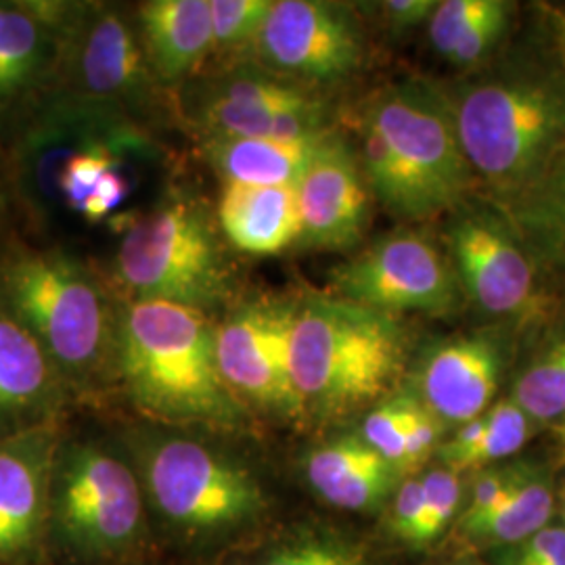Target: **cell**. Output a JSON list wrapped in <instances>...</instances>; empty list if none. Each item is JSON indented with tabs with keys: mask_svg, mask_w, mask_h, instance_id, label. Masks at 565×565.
Masks as SVG:
<instances>
[{
	"mask_svg": "<svg viewBox=\"0 0 565 565\" xmlns=\"http://www.w3.org/2000/svg\"><path fill=\"white\" fill-rule=\"evenodd\" d=\"M139 20L145 57L163 82L182 81L214 49L210 0H151Z\"/></svg>",
	"mask_w": 565,
	"mask_h": 565,
	"instance_id": "d6986e66",
	"label": "cell"
},
{
	"mask_svg": "<svg viewBox=\"0 0 565 565\" xmlns=\"http://www.w3.org/2000/svg\"><path fill=\"white\" fill-rule=\"evenodd\" d=\"M473 174L505 207L565 156V76L507 72L443 93Z\"/></svg>",
	"mask_w": 565,
	"mask_h": 565,
	"instance_id": "6da1fadb",
	"label": "cell"
},
{
	"mask_svg": "<svg viewBox=\"0 0 565 565\" xmlns=\"http://www.w3.org/2000/svg\"><path fill=\"white\" fill-rule=\"evenodd\" d=\"M527 473H530V467L525 465L497 467L480 473V478L473 482L471 499L465 507L459 525L476 522L486 513H490L494 507L501 505L507 497L524 482Z\"/></svg>",
	"mask_w": 565,
	"mask_h": 565,
	"instance_id": "d6a6232c",
	"label": "cell"
},
{
	"mask_svg": "<svg viewBox=\"0 0 565 565\" xmlns=\"http://www.w3.org/2000/svg\"><path fill=\"white\" fill-rule=\"evenodd\" d=\"M296 306L247 303L216 329V359L237 398L264 408L300 413L289 371V335Z\"/></svg>",
	"mask_w": 565,
	"mask_h": 565,
	"instance_id": "7c38bea8",
	"label": "cell"
},
{
	"mask_svg": "<svg viewBox=\"0 0 565 565\" xmlns=\"http://www.w3.org/2000/svg\"><path fill=\"white\" fill-rule=\"evenodd\" d=\"M63 541L86 557H114L137 543L142 494L135 471L99 446H72L53 473Z\"/></svg>",
	"mask_w": 565,
	"mask_h": 565,
	"instance_id": "ba28073f",
	"label": "cell"
},
{
	"mask_svg": "<svg viewBox=\"0 0 565 565\" xmlns=\"http://www.w3.org/2000/svg\"><path fill=\"white\" fill-rule=\"evenodd\" d=\"M4 310L42 343L51 361L72 375H88L105 361L114 338L102 285L65 254H28L0 273Z\"/></svg>",
	"mask_w": 565,
	"mask_h": 565,
	"instance_id": "277c9868",
	"label": "cell"
},
{
	"mask_svg": "<svg viewBox=\"0 0 565 565\" xmlns=\"http://www.w3.org/2000/svg\"><path fill=\"white\" fill-rule=\"evenodd\" d=\"M254 46L266 65L303 81H342L363 61L359 21L324 0H275Z\"/></svg>",
	"mask_w": 565,
	"mask_h": 565,
	"instance_id": "8fae6325",
	"label": "cell"
},
{
	"mask_svg": "<svg viewBox=\"0 0 565 565\" xmlns=\"http://www.w3.org/2000/svg\"><path fill=\"white\" fill-rule=\"evenodd\" d=\"M436 0H387L382 2L385 21L394 30H411L422 23H427L436 11Z\"/></svg>",
	"mask_w": 565,
	"mask_h": 565,
	"instance_id": "74e56055",
	"label": "cell"
},
{
	"mask_svg": "<svg viewBox=\"0 0 565 565\" xmlns=\"http://www.w3.org/2000/svg\"><path fill=\"white\" fill-rule=\"evenodd\" d=\"M275 0H210L214 49L237 51L256 44Z\"/></svg>",
	"mask_w": 565,
	"mask_h": 565,
	"instance_id": "4316f807",
	"label": "cell"
},
{
	"mask_svg": "<svg viewBox=\"0 0 565 565\" xmlns=\"http://www.w3.org/2000/svg\"><path fill=\"white\" fill-rule=\"evenodd\" d=\"M128 191H130V182L116 168L103 179L102 184L95 189V193L84 202L81 207L82 216L88 218L90 223H99L128 198Z\"/></svg>",
	"mask_w": 565,
	"mask_h": 565,
	"instance_id": "8d00e7d4",
	"label": "cell"
},
{
	"mask_svg": "<svg viewBox=\"0 0 565 565\" xmlns=\"http://www.w3.org/2000/svg\"><path fill=\"white\" fill-rule=\"evenodd\" d=\"M118 168V160L105 147L84 149L67 158L60 174V186L67 203L81 212L84 202L95 193L103 179Z\"/></svg>",
	"mask_w": 565,
	"mask_h": 565,
	"instance_id": "1f68e13d",
	"label": "cell"
},
{
	"mask_svg": "<svg viewBox=\"0 0 565 565\" xmlns=\"http://www.w3.org/2000/svg\"><path fill=\"white\" fill-rule=\"evenodd\" d=\"M218 221L237 249L270 256L300 243L302 218L296 184L224 182Z\"/></svg>",
	"mask_w": 565,
	"mask_h": 565,
	"instance_id": "2e32d148",
	"label": "cell"
},
{
	"mask_svg": "<svg viewBox=\"0 0 565 565\" xmlns=\"http://www.w3.org/2000/svg\"><path fill=\"white\" fill-rule=\"evenodd\" d=\"M142 480L163 518L195 534L237 530L263 513L264 494L256 478L191 438L147 443Z\"/></svg>",
	"mask_w": 565,
	"mask_h": 565,
	"instance_id": "52a82bcc",
	"label": "cell"
},
{
	"mask_svg": "<svg viewBox=\"0 0 565 565\" xmlns=\"http://www.w3.org/2000/svg\"><path fill=\"white\" fill-rule=\"evenodd\" d=\"M118 279L135 302H170L207 310L231 294V268L214 224L189 200L162 203L121 237Z\"/></svg>",
	"mask_w": 565,
	"mask_h": 565,
	"instance_id": "5b68a950",
	"label": "cell"
},
{
	"mask_svg": "<svg viewBox=\"0 0 565 565\" xmlns=\"http://www.w3.org/2000/svg\"><path fill=\"white\" fill-rule=\"evenodd\" d=\"M258 565H369L354 548L338 541L302 534L270 548Z\"/></svg>",
	"mask_w": 565,
	"mask_h": 565,
	"instance_id": "4dcf8cb0",
	"label": "cell"
},
{
	"mask_svg": "<svg viewBox=\"0 0 565 565\" xmlns=\"http://www.w3.org/2000/svg\"><path fill=\"white\" fill-rule=\"evenodd\" d=\"M333 130L315 139H235L212 137L207 160L224 182L243 184H298L306 168Z\"/></svg>",
	"mask_w": 565,
	"mask_h": 565,
	"instance_id": "44dd1931",
	"label": "cell"
},
{
	"mask_svg": "<svg viewBox=\"0 0 565 565\" xmlns=\"http://www.w3.org/2000/svg\"><path fill=\"white\" fill-rule=\"evenodd\" d=\"M530 254L565 268V156L520 202L507 207Z\"/></svg>",
	"mask_w": 565,
	"mask_h": 565,
	"instance_id": "603a6c76",
	"label": "cell"
},
{
	"mask_svg": "<svg viewBox=\"0 0 565 565\" xmlns=\"http://www.w3.org/2000/svg\"><path fill=\"white\" fill-rule=\"evenodd\" d=\"M53 450V436L41 427L0 440V555H20L36 543Z\"/></svg>",
	"mask_w": 565,
	"mask_h": 565,
	"instance_id": "9a60e30c",
	"label": "cell"
},
{
	"mask_svg": "<svg viewBox=\"0 0 565 565\" xmlns=\"http://www.w3.org/2000/svg\"><path fill=\"white\" fill-rule=\"evenodd\" d=\"M501 352L490 335H461L434 345L419 371L425 408L440 422L465 425L482 417L499 390Z\"/></svg>",
	"mask_w": 565,
	"mask_h": 565,
	"instance_id": "5bb4252c",
	"label": "cell"
},
{
	"mask_svg": "<svg viewBox=\"0 0 565 565\" xmlns=\"http://www.w3.org/2000/svg\"><path fill=\"white\" fill-rule=\"evenodd\" d=\"M338 298L398 315H448L461 285L436 245L417 233H398L366 247L331 275Z\"/></svg>",
	"mask_w": 565,
	"mask_h": 565,
	"instance_id": "9c48e42d",
	"label": "cell"
},
{
	"mask_svg": "<svg viewBox=\"0 0 565 565\" xmlns=\"http://www.w3.org/2000/svg\"><path fill=\"white\" fill-rule=\"evenodd\" d=\"M145 49L116 11H102L88 23L81 49L84 86L97 97H132L147 82Z\"/></svg>",
	"mask_w": 565,
	"mask_h": 565,
	"instance_id": "ffe728a7",
	"label": "cell"
},
{
	"mask_svg": "<svg viewBox=\"0 0 565 565\" xmlns=\"http://www.w3.org/2000/svg\"><path fill=\"white\" fill-rule=\"evenodd\" d=\"M308 482L327 503L348 511H371L396 490L401 471L363 436H343L312 450Z\"/></svg>",
	"mask_w": 565,
	"mask_h": 565,
	"instance_id": "ac0fdd59",
	"label": "cell"
},
{
	"mask_svg": "<svg viewBox=\"0 0 565 565\" xmlns=\"http://www.w3.org/2000/svg\"><path fill=\"white\" fill-rule=\"evenodd\" d=\"M118 363L130 398L153 419L237 429L243 404L216 359V329L202 310L132 302L118 327Z\"/></svg>",
	"mask_w": 565,
	"mask_h": 565,
	"instance_id": "7a4b0ae2",
	"label": "cell"
},
{
	"mask_svg": "<svg viewBox=\"0 0 565 565\" xmlns=\"http://www.w3.org/2000/svg\"><path fill=\"white\" fill-rule=\"evenodd\" d=\"M501 0H445L427 21L434 49L448 57L459 42L465 41L482 21L499 7Z\"/></svg>",
	"mask_w": 565,
	"mask_h": 565,
	"instance_id": "83f0119b",
	"label": "cell"
},
{
	"mask_svg": "<svg viewBox=\"0 0 565 565\" xmlns=\"http://www.w3.org/2000/svg\"><path fill=\"white\" fill-rule=\"evenodd\" d=\"M553 513V490L545 476L530 469L524 482L505 501L476 522L459 525L469 543L520 545L543 530Z\"/></svg>",
	"mask_w": 565,
	"mask_h": 565,
	"instance_id": "7402d4cb",
	"label": "cell"
},
{
	"mask_svg": "<svg viewBox=\"0 0 565 565\" xmlns=\"http://www.w3.org/2000/svg\"><path fill=\"white\" fill-rule=\"evenodd\" d=\"M564 527H565V507H564Z\"/></svg>",
	"mask_w": 565,
	"mask_h": 565,
	"instance_id": "ab89813d",
	"label": "cell"
},
{
	"mask_svg": "<svg viewBox=\"0 0 565 565\" xmlns=\"http://www.w3.org/2000/svg\"><path fill=\"white\" fill-rule=\"evenodd\" d=\"M57 398V366L42 343L0 308V431L41 422Z\"/></svg>",
	"mask_w": 565,
	"mask_h": 565,
	"instance_id": "e0dca14e",
	"label": "cell"
},
{
	"mask_svg": "<svg viewBox=\"0 0 565 565\" xmlns=\"http://www.w3.org/2000/svg\"><path fill=\"white\" fill-rule=\"evenodd\" d=\"M424 518V482L422 478H411L396 488L392 507V530L415 545L417 530Z\"/></svg>",
	"mask_w": 565,
	"mask_h": 565,
	"instance_id": "d590c367",
	"label": "cell"
},
{
	"mask_svg": "<svg viewBox=\"0 0 565 565\" xmlns=\"http://www.w3.org/2000/svg\"><path fill=\"white\" fill-rule=\"evenodd\" d=\"M511 401L536 425L565 415V331L546 343L513 385Z\"/></svg>",
	"mask_w": 565,
	"mask_h": 565,
	"instance_id": "d4e9b609",
	"label": "cell"
},
{
	"mask_svg": "<svg viewBox=\"0 0 565 565\" xmlns=\"http://www.w3.org/2000/svg\"><path fill=\"white\" fill-rule=\"evenodd\" d=\"M424 518L417 530L415 545H425L434 541L450 520L457 515L461 501H463V486L459 480V473L438 467L427 471L424 478Z\"/></svg>",
	"mask_w": 565,
	"mask_h": 565,
	"instance_id": "f1b7e54d",
	"label": "cell"
},
{
	"mask_svg": "<svg viewBox=\"0 0 565 565\" xmlns=\"http://www.w3.org/2000/svg\"><path fill=\"white\" fill-rule=\"evenodd\" d=\"M46 61L42 21L15 7L0 4V111L32 88Z\"/></svg>",
	"mask_w": 565,
	"mask_h": 565,
	"instance_id": "cb8c5ba5",
	"label": "cell"
},
{
	"mask_svg": "<svg viewBox=\"0 0 565 565\" xmlns=\"http://www.w3.org/2000/svg\"><path fill=\"white\" fill-rule=\"evenodd\" d=\"M548 28H551V41L565 76V7L548 9Z\"/></svg>",
	"mask_w": 565,
	"mask_h": 565,
	"instance_id": "f35d334b",
	"label": "cell"
},
{
	"mask_svg": "<svg viewBox=\"0 0 565 565\" xmlns=\"http://www.w3.org/2000/svg\"><path fill=\"white\" fill-rule=\"evenodd\" d=\"M411 403V396L387 401L375 406L363 422L364 443L373 446L401 473H404L406 465V427Z\"/></svg>",
	"mask_w": 565,
	"mask_h": 565,
	"instance_id": "f546056e",
	"label": "cell"
},
{
	"mask_svg": "<svg viewBox=\"0 0 565 565\" xmlns=\"http://www.w3.org/2000/svg\"><path fill=\"white\" fill-rule=\"evenodd\" d=\"M411 184L419 221L457 210L473 181L443 90L401 84L380 93L364 109Z\"/></svg>",
	"mask_w": 565,
	"mask_h": 565,
	"instance_id": "8992f818",
	"label": "cell"
},
{
	"mask_svg": "<svg viewBox=\"0 0 565 565\" xmlns=\"http://www.w3.org/2000/svg\"><path fill=\"white\" fill-rule=\"evenodd\" d=\"M461 291L486 315L524 319L539 298L532 254L503 216L465 207L448 226Z\"/></svg>",
	"mask_w": 565,
	"mask_h": 565,
	"instance_id": "30bf717a",
	"label": "cell"
},
{
	"mask_svg": "<svg viewBox=\"0 0 565 565\" xmlns=\"http://www.w3.org/2000/svg\"><path fill=\"white\" fill-rule=\"evenodd\" d=\"M484 434L465 457L459 471L469 467L497 463L515 455L534 434L536 424L511 398L490 406L484 415Z\"/></svg>",
	"mask_w": 565,
	"mask_h": 565,
	"instance_id": "484cf974",
	"label": "cell"
},
{
	"mask_svg": "<svg viewBox=\"0 0 565 565\" xmlns=\"http://www.w3.org/2000/svg\"><path fill=\"white\" fill-rule=\"evenodd\" d=\"M404 356L406 333L394 315L342 298L296 306L289 371L302 411L340 419L377 403L398 382Z\"/></svg>",
	"mask_w": 565,
	"mask_h": 565,
	"instance_id": "3957f363",
	"label": "cell"
},
{
	"mask_svg": "<svg viewBox=\"0 0 565 565\" xmlns=\"http://www.w3.org/2000/svg\"><path fill=\"white\" fill-rule=\"evenodd\" d=\"M302 235L315 249L343 252L361 242L369 223V184L356 153L331 132L296 184Z\"/></svg>",
	"mask_w": 565,
	"mask_h": 565,
	"instance_id": "4fadbf2b",
	"label": "cell"
},
{
	"mask_svg": "<svg viewBox=\"0 0 565 565\" xmlns=\"http://www.w3.org/2000/svg\"><path fill=\"white\" fill-rule=\"evenodd\" d=\"M440 440V419L425 408L422 401L413 398L406 427V465L404 471H413L434 455Z\"/></svg>",
	"mask_w": 565,
	"mask_h": 565,
	"instance_id": "836d02e7",
	"label": "cell"
},
{
	"mask_svg": "<svg viewBox=\"0 0 565 565\" xmlns=\"http://www.w3.org/2000/svg\"><path fill=\"white\" fill-rule=\"evenodd\" d=\"M507 565H565L564 525H545L515 545Z\"/></svg>",
	"mask_w": 565,
	"mask_h": 565,
	"instance_id": "e575fe53",
	"label": "cell"
}]
</instances>
